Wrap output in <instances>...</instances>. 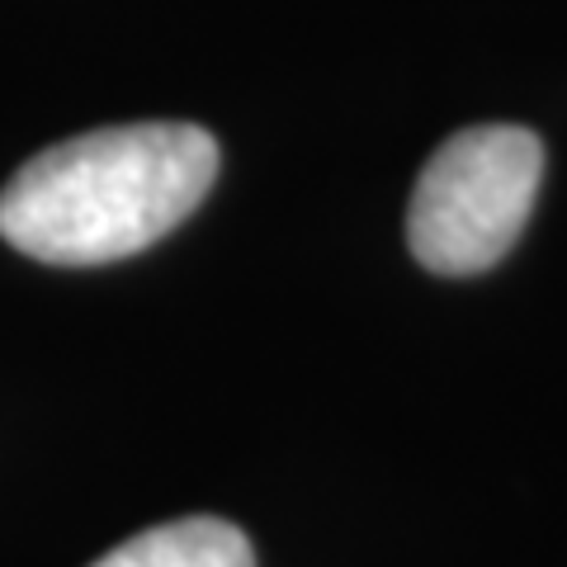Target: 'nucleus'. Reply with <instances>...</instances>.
Returning <instances> with one entry per match:
<instances>
[{"instance_id":"f257e3e1","label":"nucleus","mask_w":567,"mask_h":567,"mask_svg":"<svg viewBox=\"0 0 567 567\" xmlns=\"http://www.w3.org/2000/svg\"><path fill=\"white\" fill-rule=\"evenodd\" d=\"M213 181L199 123H114L29 156L0 189V237L43 265H110L181 227Z\"/></svg>"},{"instance_id":"f03ea898","label":"nucleus","mask_w":567,"mask_h":567,"mask_svg":"<svg viewBox=\"0 0 567 567\" xmlns=\"http://www.w3.org/2000/svg\"><path fill=\"white\" fill-rule=\"evenodd\" d=\"M544 147L516 123H477L454 133L406 204V246L435 275L492 270L535 208Z\"/></svg>"},{"instance_id":"7ed1b4c3","label":"nucleus","mask_w":567,"mask_h":567,"mask_svg":"<svg viewBox=\"0 0 567 567\" xmlns=\"http://www.w3.org/2000/svg\"><path fill=\"white\" fill-rule=\"evenodd\" d=\"M91 567H256V554L233 520L185 516L123 539Z\"/></svg>"}]
</instances>
